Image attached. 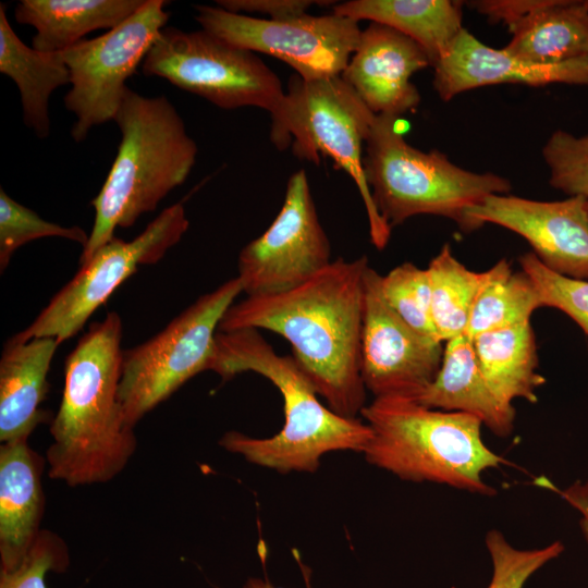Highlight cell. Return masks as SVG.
Here are the masks:
<instances>
[{
	"mask_svg": "<svg viewBox=\"0 0 588 588\" xmlns=\"http://www.w3.org/2000/svg\"><path fill=\"white\" fill-rule=\"evenodd\" d=\"M368 267L366 256L338 258L289 291L246 296L228 308L218 331L264 329L281 335L328 407L356 418L367 392L360 363Z\"/></svg>",
	"mask_w": 588,
	"mask_h": 588,
	"instance_id": "6da1fadb",
	"label": "cell"
},
{
	"mask_svg": "<svg viewBox=\"0 0 588 588\" xmlns=\"http://www.w3.org/2000/svg\"><path fill=\"white\" fill-rule=\"evenodd\" d=\"M122 320L110 311L78 340L64 364L59 411L50 425L49 476L70 487L106 482L137 445L119 399Z\"/></svg>",
	"mask_w": 588,
	"mask_h": 588,
	"instance_id": "7a4b0ae2",
	"label": "cell"
},
{
	"mask_svg": "<svg viewBox=\"0 0 588 588\" xmlns=\"http://www.w3.org/2000/svg\"><path fill=\"white\" fill-rule=\"evenodd\" d=\"M207 370L223 380L247 371L258 373L282 396L284 424L279 432L255 438L232 430L219 441L249 463L280 473H314L327 453H363L371 439V429L362 418L341 416L323 405L292 355L278 354L258 330L218 331Z\"/></svg>",
	"mask_w": 588,
	"mask_h": 588,
	"instance_id": "3957f363",
	"label": "cell"
},
{
	"mask_svg": "<svg viewBox=\"0 0 588 588\" xmlns=\"http://www.w3.org/2000/svg\"><path fill=\"white\" fill-rule=\"evenodd\" d=\"M113 121L121 131L115 159L90 201L95 220L79 264L130 228L189 175L198 152L175 107L166 96L146 97L125 89Z\"/></svg>",
	"mask_w": 588,
	"mask_h": 588,
	"instance_id": "277c9868",
	"label": "cell"
},
{
	"mask_svg": "<svg viewBox=\"0 0 588 588\" xmlns=\"http://www.w3.org/2000/svg\"><path fill=\"white\" fill-rule=\"evenodd\" d=\"M362 419L371 429L366 461L400 479L445 485L492 497L482 474L506 461L482 440V421L470 414L427 407L414 400L379 397Z\"/></svg>",
	"mask_w": 588,
	"mask_h": 588,
	"instance_id": "5b68a950",
	"label": "cell"
},
{
	"mask_svg": "<svg viewBox=\"0 0 588 588\" xmlns=\"http://www.w3.org/2000/svg\"><path fill=\"white\" fill-rule=\"evenodd\" d=\"M396 125L397 118L376 114L365 144L363 168L379 215L391 228L431 215L454 221L465 233L480 229L468 210L490 195L509 194L511 182L457 167L437 149H417Z\"/></svg>",
	"mask_w": 588,
	"mask_h": 588,
	"instance_id": "8992f818",
	"label": "cell"
},
{
	"mask_svg": "<svg viewBox=\"0 0 588 588\" xmlns=\"http://www.w3.org/2000/svg\"><path fill=\"white\" fill-rule=\"evenodd\" d=\"M376 114L341 76L306 81L293 74L287 83L279 124L271 127L273 145H290L299 159L318 164L330 157L355 182L367 213L371 244L382 250L392 228L377 211L363 168L364 150Z\"/></svg>",
	"mask_w": 588,
	"mask_h": 588,
	"instance_id": "52a82bcc",
	"label": "cell"
},
{
	"mask_svg": "<svg viewBox=\"0 0 588 588\" xmlns=\"http://www.w3.org/2000/svg\"><path fill=\"white\" fill-rule=\"evenodd\" d=\"M140 70L221 109L261 108L270 113L271 127L281 120L285 91L278 75L255 52L204 29L162 28Z\"/></svg>",
	"mask_w": 588,
	"mask_h": 588,
	"instance_id": "ba28073f",
	"label": "cell"
},
{
	"mask_svg": "<svg viewBox=\"0 0 588 588\" xmlns=\"http://www.w3.org/2000/svg\"><path fill=\"white\" fill-rule=\"evenodd\" d=\"M243 292L237 277L203 294L164 329L123 352L119 399L134 428L186 381L207 370L220 321Z\"/></svg>",
	"mask_w": 588,
	"mask_h": 588,
	"instance_id": "9c48e42d",
	"label": "cell"
},
{
	"mask_svg": "<svg viewBox=\"0 0 588 588\" xmlns=\"http://www.w3.org/2000/svg\"><path fill=\"white\" fill-rule=\"evenodd\" d=\"M185 209L176 203L157 216L131 241L113 237L81 264L74 277L50 299L35 320L10 340L54 338L59 344L77 334L89 317L142 265H152L186 233Z\"/></svg>",
	"mask_w": 588,
	"mask_h": 588,
	"instance_id": "30bf717a",
	"label": "cell"
},
{
	"mask_svg": "<svg viewBox=\"0 0 588 588\" xmlns=\"http://www.w3.org/2000/svg\"><path fill=\"white\" fill-rule=\"evenodd\" d=\"M168 3L145 0L120 25L62 51L71 85L63 101L66 110L76 117L71 130L76 143L83 142L93 127L113 121L127 88V78L142 65L166 27Z\"/></svg>",
	"mask_w": 588,
	"mask_h": 588,
	"instance_id": "8fae6325",
	"label": "cell"
},
{
	"mask_svg": "<svg viewBox=\"0 0 588 588\" xmlns=\"http://www.w3.org/2000/svg\"><path fill=\"white\" fill-rule=\"evenodd\" d=\"M201 29L252 52L277 58L306 81L340 76L360 38L358 22L335 13L259 19L197 4Z\"/></svg>",
	"mask_w": 588,
	"mask_h": 588,
	"instance_id": "7c38bea8",
	"label": "cell"
},
{
	"mask_svg": "<svg viewBox=\"0 0 588 588\" xmlns=\"http://www.w3.org/2000/svg\"><path fill=\"white\" fill-rule=\"evenodd\" d=\"M331 261L306 172L298 170L289 179L270 226L240 252L236 277L246 296L277 294L306 282Z\"/></svg>",
	"mask_w": 588,
	"mask_h": 588,
	"instance_id": "4fadbf2b",
	"label": "cell"
},
{
	"mask_svg": "<svg viewBox=\"0 0 588 588\" xmlns=\"http://www.w3.org/2000/svg\"><path fill=\"white\" fill-rule=\"evenodd\" d=\"M380 278L373 268H367L362 332L363 382L373 399L418 401L440 370L444 343L420 334L394 313L382 295Z\"/></svg>",
	"mask_w": 588,
	"mask_h": 588,
	"instance_id": "5bb4252c",
	"label": "cell"
},
{
	"mask_svg": "<svg viewBox=\"0 0 588 588\" xmlns=\"http://www.w3.org/2000/svg\"><path fill=\"white\" fill-rule=\"evenodd\" d=\"M468 216L520 235L550 270L588 280L587 198L541 201L494 194L470 208Z\"/></svg>",
	"mask_w": 588,
	"mask_h": 588,
	"instance_id": "9a60e30c",
	"label": "cell"
},
{
	"mask_svg": "<svg viewBox=\"0 0 588 588\" xmlns=\"http://www.w3.org/2000/svg\"><path fill=\"white\" fill-rule=\"evenodd\" d=\"M428 66L431 61L416 41L370 22L340 76L372 113L399 118L418 107L420 94L411 77Z\"/></svg>",
	"mask_w": 588,
	"mask_h": 588,
	"instance_id": "2e32d148",
	"label": "cell"
},
{
	"mask_svg": "<svg viewBox=\"0 0 588 588\" xmlns=\"http://www.w3.org/2000/svg\"><path fill=\"white\" fill-rule=\"evenodd\" d=\"M433 88L443 101L474 88L499 84L588 85V56L556 64H534L482 44L463 28L432 66Z\"/></svg>",
	"mask_w": 588,
	"mask_h": 588,
	"instance_id": "e0dca14e",
	"label": "cell"
},
{
	"mask_svg": "<svg viewBox=\"0 0 588 588\" xmlns=\"http://www.w3.org/2000/svg\"><path fill=\"white\" fill-rule=\"evenodd\" d=\"M42 461L27 439L0 446V560L1 571L15 568L37 535L44 510Z\"/></svg>",
	"mask_w": 588,
	"mask_h": 588,
	"instance_id": "ac0fdd59",
	"label": "cell"
},
{
	"mask_svg": "<svg viewBox=\"0 0 588 588\" xmlns=\"http://www.w3.org/2000/svg\"><path fill=\"white\" fill-rule=\"evenodd\" d=\"M60 344L54 338L10 339L0 358V441L27 439L49 413L40 409L49 391L47 380Z\"/></svg>",
	"mask_w": 588,
	"mask_h": 588,
	"instance_id": "d6986e66",
	"label": "cell"
},
{
	"mask_svg": "<svg viewBox=\"0 0 588 588\" xmlns=\"http://www.w3.org/2000/svg\"><path fill=\"white\" fill-rule=\"evenodd\" d=\"M416 402L430 408L476 416L501 438L509 437L514 429V406L493 393L477 363L473 341L466 334L444 343L440 370Z\"/></svg>",
	"mask_w": 588,
	"mask_h": 588,
	"instance_id": "ffe728a7",
	"label": "cell"
},
{
	"mask_svg": "<svg viewBox=\"0 0 588 588\" xmlns=\"http://www.w3.org/2000/svg\"><path fill=\"white\" fill-rule=\"evenodd\" d=\"M145 0H21L14 10L19 24L36 34L32 47L62 52L97 29H112L135 13Z\"/></svg>",
	"mask_w": 588,
	"mask_h": 588,
	"instance_id": "44dd1931",
	"label": "cell"
},
{
	"mask_svg": "<svg viewBox=\"0 0 588 588\" xmlns=\"http://www.w3.org/2000/svg\"><path fill=\"white\" fill-rule=\"evenodd\" d=\"M462 7L455 0H351L332 5V12L404 34L427 52L433 66L464 28Z\"/></svg>",
	"mask_w": 588,
	"mask_h": 588,
	"instance_id": "7402d4cb",
	"label": "cell"
},
{
	"mask_svg": "<svg viewBox=\"0 0 588 588\" xmlns=\"http://www.w3.org/2000/svg\"><path fill=\"white\" fill-rule=\"evenodd\" d=\"M0 72L19 88L25 125L37 137L47 138L51 130L50 96L70 84V71L62 52H41L20 39L3 3H0Z\"/></svg>",
	"mask_w": 588,
	"mask_h": 588,
	"instance_id": "603a6c76",
	"label": "cell"
},
{
	"mask_svg": "<svg viewBox=\"0 0 588 588\" xmlns=\"http://www.w3.org/2000/svg\"><path fill=\"white\" fill-rule=\"evenodd\" d=\"M503 49L534 64H556L588 56L587 0H550L511 27Z\"/></svg>",
	"mask_w": 588,
	"mask_h": 588,
	"instance_id": "cb8c5ba5",
	"label": "cell"
},
{
	"mask_svg": "<svg viewBox=\"0 0 588 588\" xmlns=\"http://www.w3.org/2000/svg\"><path fill=\"white\" fill-rule=\"evenodd\" d=\"M477 363L493 393L504 403L523 399L536 403V390L546 379L530 321L489 331L471 339Z\"/></svg>",
	"mask_w": 588,
	"mask_h": 588,
	"instance_id": "d4e9b609",
	"label": "cell"
},
{
	"mask_svg": "<svg viewBox=\"0 0 588 588\" xmlns=\"http://www.w3.org/2000/svg\"><path fill=\"white\" fill-rule=\"evenodd\" d=\"M431 286V315L437 338L446 341L465 334L473 307L495 274V265L475 272L444 244L427 267Z\"/></svg>",
	"mask_w": 588,
	"mask_h": 588,
	"instance_id": "484cf974",
	"label": "cell"
},
{
	"mask_svg": "<svg viewBox=\"0 0 588 588\" xmlns=\"http://www.w3.org/2000/svg\"><path fill=\"white\" fill-rule=\"evenodd\" d=\"M495 268L494 277L473 307L465 331L470 339L528 322L535 310L543 307L535 283L523 270L513 272L505 258Z\"/></svg>",
	"mask_w": 588,
	"mask_h": 588,
	"instance_id": "4316f807",
	"label": "cell"
},
{
	"mask_svg": "<svg viewBox=\"0 0 588 588\" xmlns=\"http://www.w3.org/2000/svg\"><path fill=\"white\" fill-rule=\"evenodd\" d=\"M387 304L414 330L437 339L431 315V286L427 268L412 262L394 267L380 278ZM440 341V340H439Z\"/></svg>",
	"mask_w": 588,
	"mask_h": 588,
	"instance_id": "83f0119b",
	"label": "cell"
},
{
	"mask_svg": "<svg viewBox=\"0 0 588 588\" xmlns=\"http://www.w3.org/2000/svg\"><path fill=\"white\" fill-rule=\"evenodd\" d=\"M42 237H62L84 248L89 235L79 226H63L44 220L34 210L11 198L0 188V269L8 267L13 254L28 242Z\"/></svg>",
	"mask_w": 588,
	"mask_h": 588,
	"instance_id": "f1b7e54d",
	"label": "cell"
},
{
	"mask_svg": "<svg viewBox=\"0 0 588 588\" xmlns=\"http://www.w3.org/2000/svg\"><path fill=\"white\" fill-rule=\"evenodd\" d=\"M485 542L492 562V577L487 588H523L534 573L564 551L561 541L543 548L518 549L498 529L489 530Z\"/></svg>",
	"mask_w": 588,
	"mask_h": 588,
	"instance_id": "f546056e",
	"label": "cell"
},
{
	"mask_svg": "<svg viewBox=\"0 0 588 588\" xmlns=\"http://www.w3.org/2000/svg\"><path fill=\"white\" fill-rule=\"evenodd\" d=\"M522 270L532 280L543 307L567 315L588 336V280L556 273L532 253L518 258Z\"/></svg>",
	"mask_w": 588,
	"mask_h": 588,
	"instance_id": "4dcf8cb0",
	"label": "cell"
},
{
	"mask_svg": "<svg viewBox=\"0 0 588 588\" xmlns=\"http://www.w3.org/2000/svg\"><path fill=\"white\" fill-rule=\"evenodd\" d=\"M542 157L553 188L588 199V134L575 136L558 130L546 142Z\"/></svg>",
	"mask_w": 588,
	"mask_h": 588,
	"instance_id": "1f68e13d",
	"label": "cell"
},
{
	"mask_svg": "<svg viewBox=\"0 0 588 588\" xmlns=\"http://www.w3.org/2000/svg\"><path fill=\"white\" fill-rule=\"evenodd\" d=\"M68 564L64 541L54 532L40 529L22 562L11 571H1L0 588H47L46 574L62 573Z\"/></svg>",
	"mask_w": 588,
	"mask_h": 588,
	"instance_id": "d6a6232c",
	"label": "cell"
},
{
	"mask_svg": "<svg viewBox=\"0 0 588 588\" xmlns=\"http://www.w3.org/2000/svg\"><path fill=\"white\" fill-rule=\"evenodd\" d=\"M334 1L313 0H217L216 5L233 13L249 15L262 14L279 20L307 13L313 5H329Z\"/></svg>",
	"mask_w": 588,
	"mask_h": 588,
	"instance_id": "836d02e7",
	"label": "cell"
},
{
	"mask_svg": "<svg viewBox=\"0 0 588 588\" xmlns=\"http://www.w3.org/2000/svg\"><path fill=\"white\" fill-rule=\"evenodd\" d=\"M550 0H478L469 4L489 22H502L510 29L527 15L547 5Z\"/></svg>",
	"mask_w": 588,
	"mask_h": 588,
	"instance_id": "e575fe53",
	"label": "cell"
},
{
	"mask_svg": "<svg viewBox=\"0 0 588 588\" xmlns=\"http://www.w3.org/2000/svg\"><path fill=\"white\" fill-rule=\"evenodd\" d=\"M560 495L580 514V529L588 542V479L575 481L560 491Z\"/></svg>",
	"mask_w": 588,
	"mask_h": 588,
	"instance_id": "d590c367",
	"label": "cell"
},
{
	"mask_svg": "<svg viewBox=\"0 0 588 588\" xmlns=\"http://www.w3.org/2000/svg\"><path fill=\"white\" fill-rule=\"evenodd\" d=\"M303 575L306 581V587L311 588L310 583H309L310 576L305 571H303ZM244 588H274V587L272 586V584L267 577L266 578L250 577L245 583Z\"/></svg>",
	"mask_w": 588,
	"mask_h": 588,
	"instance_id": "8d00e7d4",
	"label": "cell"
},
{
	"mask_svg": "<svg viewBox=\"0 0 588 588\" xmlns=\"http://www.w3.org/2000/svg\"><path fill=\"white\" fill-rule=\"evenodd\" d=\"M587 209H588V199H587Z\"/></svg>",
	"mask_w": 588,
	"mask_h": 588,
	"instance_id": "74e56055",
	"label": "cell"
},
{
	"mask_svg": "<svg viewBox=\"0 0 588 588\" xmlns=\"http://www.w3.org/2000/svg\"><path fill=\"white\" fill-rule=\"evenodd\" d=\"M587 2H588V0H587Z\"/></svg>",
	"mask_w": 588,
	"mask_h": 588,
	"instance_id": "f35d334b",
	"label": "cell"
}]
</instances>
